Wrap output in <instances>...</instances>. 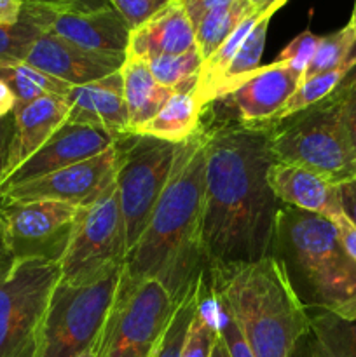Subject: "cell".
<instances>
[{"label":"cell","mask_w":356,"mask_h":357,"mask_svg":"<svg viewBox=\"0 0 356 357\" xmlns=\"http://www.w3.org/2000/svg\"><path fill=\"white\" fill-rule=\"evenodd\" d=\"M272 128L220 122L206 128L205 241L208 274L271 255L279 206L269 167Z\"/></svg>","instance_id":"6da1fadb"},{"label":"cell","mask_w":356,"mask_h":357,"mask_svg":"<svg viewBox=\"0 0 356 357\" xmlns=\"http://www.w3.org/2000/svg\"><path fill=\"white\" fill-rule=\"evenodd\" d=\"M65 100L68 103L66 122L103 129L115 136L128 135V108L121 72L84 86H72Z\"/></svg>","instance_id":"2e32d148"},{"label":"cell","mask_w":356,"mask_h":357,"mask_svg":"<svg viewBox=\"0 0 356 357\" xmlns=\"http://www.w3.org/2000/svg\"><path fill=\"white\" fill-rule=\"evenodd\" d=\"M21 3L28 6L44 7V9L54 10V13H96V10L114 9L110 0H20Z\"/></svg>","instance_id":"e575fe53"},{"label":"cell","mask_w":356,"mask_h":357,"mask_svg":"<svg viewBox=\"0 0 356 357\" xmlns=\"http://www.w3.org/2000/svg\"><path fill=\"white\" fill-rule=\"evenodd\" d=\"M100 342H101V338H100ZM100 342H98V344H94L93 347L87 349V351H84L82 354H79L75 357H98V354H100Z\"/></svg>","instance_id":"7dc6e473"},{"label":"cell","mask_w":356,"mask_h":357,"mask_svg":"<svg viewBox=\"0 0 356 357\" xmlns=\"http://www.w3.org/2000/svg\"><path fill=\"white\" fill-rule=\"evenodd\" d=\"M332 223H334L335 229H337L342 246L346 248L349 257L356 261V227L351 225V223L344 218V215H342L341 218L334 220Z\"/></svg>","instance_id":"ab89813d"},{"label":"cell","mask_w":356,"mask_h":357,"mask_svg":"<svg viewBox=\"0 0 356 357\" xmlns=\"http://www.w3.org/2000/svg\"><path fill=\"white\" fill-rule=\"evenodd\" d=\"M339 201L344 218L356 227V178L337 185Z\"/></svg>","instance_id":"f35d334b"},{"label":"cell","mask_w":356,"mask_h":357,"mask_svg":"<svg viewBox=\"0 0 356 357\" xmlns=\"http://www.w3.org/2000/svg\"><path fill=\"white\" fill-rule=\"evenodd\" d=\"M119 72L122 77L124 101L128 108V135H131L164 107L175 91L157 82L145 59L126 56Z\"/></svg>","instance_id":"44dd1931"},{"label":"cell","mask_w":356,"mask_h":357,"mask_svg":"<svg viewBox=\"0 0 356 357\" xmlns=\"http://www.w3.org/2000/svg\"><path fill=\"white\" fill-rule=\"evenodd\" d=\"M206 286H208V274L202 275L188 289L187 295L177 303V309H175L173 316H171L170 324H168L159 344L156 345V349H154L152 354L149 357H180L188 326H191L192 317H194L195 310H198L199 303H201V296L205 293Z\"/></svg>","instance_id":"83f0119b"},{"label":"cell","mask_w":356,"mask_h":357,"mask_svg":"<svg viewBox=\"0 0 356 357\" xmlns=\"http://www.w3.org/2000/svg\"><path fill=\"white\" fill-rule=\"evenodd\" d=\"M119 138L121 136H115L103 129L65 122L30 159L24 160L3 180L0 192L100 155L101 152L114 146Z\"/></svg>","instance_id":"4fadbf2b"},{"label":"cell","mask_w":356,"mask_h":357,"mask_svg":"<svg viewBox=\"0 0 356 357\" xmlns=\"http://www.w3.org/2000/svg\"><path fill=\"white\" fill-rule=\"evenodd\" d=\"M209 296H212L215 326L216 330H218L220 337H222L223 345H225L227 349V354H229V357H255L250 345H248L243 333H241L239 324H237L232 310L227 305L223 296L220 295L218 291H215L213 288H209Z\"/></svg>","instance_id":"1f68e13d"},{"label":"cell","mask_w":356,"mask_h":357,"mask_svg":"<svg viewBox=\"0 0 356 357\" xmlns=\"http://www.w3.org/2000/svg\"><path fill=\"white\" fill-rule=\"evenodd\" d=\"M309 323L316 344L313 356L356 357V316L342 317L316 309V312L309 316Z\"/></svg>","instance_id":"cb8c5ba5"},{"label":"cell","mask_w":356,"mask_h":357,"mask_svg":"<svg viewBox=\"0 0 356 357\" xmlns=\"http://www.w3.org/2000/svg\"><path fill=\"white\" fill-rule=\"evenodd\" d=\"M0 80H3L10 87L16 98L14 110H20L30 105L31 101L47 96V94L65 98L72 87L70 84L54 79L24 61L16 63V65H0Z\"/></svg>","instance_id":"484cf974"},{"label":"cell","mask_w":356,"mask_h":357,"mask_svg":"<svg viewBox=\"0 0 356 357\" xmlns=\"http://www.w3.org/2000/svg\"><path fill=\"white\" fill-rule=\"evenodd\" d=\"M271 146L279 162L307 167L335 185L356 178V153L335 93L272 126Z\"/></svg>","instance_id":"5b68a950"},{"label":"cell","mask_w":356,"mask_h":357,"mask_svg":"<svg viewBox=\"0 0 356 357\" xmlns=\"http://www.w3.org/2000/svg\"><path fill=\"white\" fill-rule=\"evenodd\" d=\"M14 138V114L0 121V185L6 178L7 160H9L10 145Z\"/></svg>","instance_id":"74e56055"},{"label":"cell","mask_w":356,"mask_h":357,"mask_svg":"<svg viewBox=\"0 0 356 357\" xmlns=\"http://www.w3.org/2000/svg\"><path fill=\"white\" fill-rule=\"evenodd\" d=\"M302 77L286 63L274 61L260 66L241 80L223 100H229L237 122L251 128H272L276 117L290 100Z\"/></svg>","instance_id":"5bb4252c"},{"label":"cell","mask_w":356,"mask_h":357,"mask_svg":"<svg viewBox=\"0 0 356 357\" xmlns=\"http://www.w3.org/2000/svg\"><path fill=\"white\" fill-rule=\"evenodd\" d=\"M250 3L255 7V9H258V7H260L262 3H264V0H250Z\"/></svg>","instance_id":"681fc988"},{"label":"cell","mask_w":356,"mask_h":357,"mask_svg":"<svg viewBox=\"0 0 356 357\" xmlns=\"http://www.w3.org/2000/svg\"><path fill=\"white\" fill-rule=\"evenodd\" d=\"M206 126L177 146L173 169L145 232L128 253L124 274L133 281L161 282L175 303L205 274Z\"/></svg>","instance_id":"7a4b0ae2"},{"label":"cell","mask_w":356,"mask_h":357,"mask_svg":"<svg viewBox=\"0 0 356 357\" xmlns=\"http://www.w3.org/2000/svg\"><path fill=\"white\" fill-rule=\"evenodd\" d=\"M121 146L119 139L114 146L91 159L77 162L65 169L54 171L47 176L24 181L0 192V206L13 202L59 201L84 208L103 197L115 185Z\"/></svg>","instance_id":"7c38bea8"},{"label":"cell","mask_w":356,"mask_h":357,"mask_svg":"<svg viewBox=\"0 0 356 357\" xmlns=\"http://www.w3.org/2000/svg\"><path fill=\"white\" fill-rule=\"evenodd\" d=\"M54 10L23 3L17 21L0 24V65L27 61L35 42L47 33Z\"/></svg>","instance_id":"603a6c76"},{"label":"cell","mask_w":356,"mask_h":357,"mask_svg":"<svg viewBox=\"0 0 356 357\" xmlns=\"http://www.w3.org/2000/svg\"><path fill=\"white\" fill-rule=\"evenodd\" d=\"M80 208L59 201L13 202L0 206V229L14 261L59 264L72 239Z\"/></svg>","instance_id":"8fae6325"},{"label":"cell","mask_w":356,"mask_h":357,"mask_svg":"<svg viewBox=\"0 0 356 357\" xmlns=\"http://www.w3.org/2000/svg\"><path fill=\"white\" fill-rule=\"evenodd\" d=\"M195 47V31L180 0H171L149 21L131 30L126 56L150 61Z\"/></svg>","instance_id":"d6986e66"},{"label":"cell","mask_w":356,"mask_h":357,"mask_svg":"<svg viewBox=\"0 0 356 357\" xmlns=\"http://www.w3.org/2000/svg\"><path fill=\"white\" fill-rule=\"evenodd\" d=\"M215 337L216 326L208 284L201 296V303H199L198 310L191 321L180 357H212Z\"/></svg>","instance_id":"4dcf8cb0"},{"label":"cell","mask_w":356,"mask_h":357,"mask_svg":"<svg viewBox=\"0 0 356 357\" xmlns=\"http://www.w3.org/2000/svg\"><path fill=\"white\" fill-rule=\"evenodd\" d=\"M14 108H16V98L10 87L3 80H0V121L14 114Z\"/></svg>","instance_id":"b9f144b4"},{"label":"cell","mask_w":356,"mask_h":357,"mask_svg":"<svg viewBox=\"0 0 356 357\" xmlns=\"http://www.w3.org/2000/svg\"><path fill=\"white\" fill-rule=\"evenodd\" d=\"M128 257L117 183L96 202L80 208L68 248L59 261L61 281L87 284L122 267Z\"/></svg>","instance_id":"30bf717a"},{"label":"cell","mask_w":356,"mask_h":357,"mask_svg":"<svg viewBox=\"0 0 356 357\" xmlns=\"http://www.w3.org/2000/svg\"><path fill=\"white\" fill-rule=\"evenodd\" d=\"M23 3L20 0H0V24H9L17 21Z\"/></svg>","instance_id":"60d3db41"},{"label":"cell","mask_w":356,"mask_h":357,"mask_svg":"<svg viewBox=\"0 0 356 357\" xmlns=\"http://www.w3.org/2000/svg\"><path fill=\"white\" fill-rule=\"evenodd\" d=\"M124 59V54L87 51L56 35L44 33L24 63L70 86H84L119 72Z\"/></svg>","instance_id":"9a60e30c"},{"label":"cell","mask_w":356,"mask_h":357,"mask_svg":"<svg viewBox=\"0 0 356 357\" xmlns=\"http://www.w3.org/2000/svg\"><path fill=\"white\" fill-rule=\"evenodd\" d=\"M355 84H356V65L349 70V73L344 77V80H342L341 86H339L337 89H346V87H351L355 86Z\"/></svg>","instance_id":"bcb514c9"},{"label":"cell","mask_w":356,"mask_h":357,"mask_svg":"<svg viewBox=\"0 0 356 357\" xmlns=\"http://www.w3.org/2000/svg\"><path fill=\"white\" fill-rule=\"evenodd\" d=\"M177 303L161 282L133 281L122 271L119 295L98 357H149L170 324Z\"/></svg>","instance_id":"ba28073f"},{"label":"cell","mask_w":356,"mask_h":357,"mask_svg":"<svg viewBox=\"0 0 356 357\" xmlns=\"http://www.w3.org/2000/svg\"><path fill=\"white\" fill-rule=\"evenodd\" d=\"M267 180L276 199L285 206L314 213L330 222L342 216L337 185L307 167L274 160Z\"/></svg>","instance_id":"e0dca14e"},{"label":"cell","mask_w":356,"mask_h":357,"mask_svg":"<svg viewBox=\"0 0 356 357\" xmlns=\"http://www.w3.org/2000/svg\"><path fill=\"white\" fill-rule=\"evenodd\" d=\"M61 279L59 264L14 261L0 275V357H38L49 300Z\"/></svg>","instance_id":"52a82bcc"},{"label":"cell","mask_w":356,"mask_h":357,"mask_svg":"<svg viewBox=\"0 0 356 357\" xmlns=\"http://www.w3.org/2000/svg\"><path fill=\"white\" fill-rule=\"evenodd\" d=\"M202 61L205 59H202L201 52L198 51V47H194L181 54L159 56L147 63L161 86L168 87L175 93H187V91H194Z\"/></svg>","instance_id":"f546056e"},{"label":"cell","mask_w":356,"mask_h":357,"mask_svg":"<svg viewBox=\"0 0 356 357\" xmlns=\"http://www.w3.org/2000/svg\"><path fill=\"white\" fill-rule=\"evenodd\" d=\"M288 0H264L260 7H258V13H260L262 17H271L272 14L276 13L278 9H281Z\"/></svg>","instance_id":"7bdbcfd3"},{"label":"cell","mask_w":356,"mask_h":357,"mask_svg":"<svg viewBox=\"0 0 356 357\" xmlns=\"http://www.w3.org/2000/svg\"><path fill=\"white\" fill-rule=\"evenodd\" d=\"M313 357H316V356H313Z\"/></svg>","instance_id":"f907efd6"},{"label":"cell","mask_w":356,"mask_h":357,"mask_svg":"<svg viewBox=\"0 0 356 357\" xmlns=\"http://www.w3.org/2000/svg\"><path fill=\"white\" fill-rule=\"evenodd\" d=\"M271 255L281 261L306 309L356 316V261L330 220L283 206L276 216Z\"/></svg>","instance_id":"3957f363"},{"label":"cell","mask_w":356,"mask_h":357,"mask_svg":"<svg viewBox=\"0 0 356 357\" xmlns=\"http://www.w3.org/2000/svg\"><path fill=\"white\" fill-rule=\"evenodd\" d=\"M47 33L75 44L87 51L124 54L131 28L115 9L96 13H54Z\"/></svg>","instance_id":"ac0fdd59"},{"label":"cell","mask_w":356,"mask_h":357,"mask_svg":"<svg viewBox=\"0 0 356 357\" xmlns=\"http://www.w3.org/2000/svg\"><path fill=\"white\" fill-rule=\"evenodd\" d=\"M66 119L68 103L63 96L54 94L42 96L20 110H14V138L7 160L6 178L24 160L30 159L65 124Z\"/></svg>","instance_id":"ffe728a7"},{"label":"cell","mask_w":356,"mask_h":357,"mask_svg":"<svg viewBox=\"0 0 356 357\" xmlns=\"http://www.w3.org/2000/svg\"><path fill=\"white\" fill-rule=\"evenodd\" d=\"M335 94H339L342 100V117H344L346 129H348L349 139L356 153V84L346 89H337Z\"/></svg>","instance_id":"d590c367"},{"label":"cell","mask_w":356,"mask_h":357,"mask_svg":"<svg viewBox=\"0 0 356 357\" xmlns=\"http://www.w3.org/2000/svg\"><path fill=\"white\" fill-rule=\"evenodd\" d=\"M171 0H110V6L122 16L131 30L149 21Z\"/></svg>","instance_id":"836d02e7"},{"label":"cell","mask_w":356,"mask_h":357,"mask_svg":"<svg viewBox=\"0 0 356 357\" xmlns=\"http://www.w3.org/2000/svg\"><path fill=\"white\" fill-rule=\"evenodd\" d=\"M208 282L230 307L255 357H292L300 338L311 333L309 312L272 255L212 272Z\"/></svg>","instance_id":"277c9868"},{"label":"cell","mask_w":356,"mask_h":357,"mask_svg":"<svg viewBox=\"0 0 356 357\" xmlns=\"http://www.w3.org/2000/svg\"><path fill=\"white\" fill-rule=\"evenodd\" d=\"M349 26L355 28L356 30V0H355V7H353V13H351V20H349Z\"/></svg>","instance_id":"c3c4849f"},{"label":"cell","mask_w":356,"mask_h":357,"mask_svg":"<svg viewBox=\"0 0 356 357\" xmlns=\"http://www.w3.org/2000/svg\"><path fill=\"white\" fill-rule=\"evenodd\" d=\"M320 35H314L311 30H304L302 33L297 35V37L293 38V40H290V44L283 49L278 61L286 63L293 72H297L304 79V73H306L311 61H313L314 52H316L318 45H320Z\"/></svg>","instance_id":"d6a6232c"},{"label":"cell","mask_w":356,"mask_h":357,"mask_svg":"<svg viewBox=\"0 0 356 357\" xmlns=\"http://www.w3.org/2000/svg\"><path fill=\"white\" fill-rule=\"evenodd\" d=\"M13 264L14 260L10 258L9 251H7L6 241H3V236H2V229H0V275H2Z\"/></svg>","instance_id":"ee69618b"},{"label":"cell","mask_w":356,"mask_h":357,"mask_svg":"<svg viewBox=\"0 0 356 357\" xmlns=\"http://www.w3.org/2000/svg\"><path fill=\"white\" fill-rule=\"evenodd\" d=\"M117 194L126 227L128 253L138 243L166 188L178 145L140 135L119 138Z\"/></svg>","instance_id":"9c48e42d"},{"label":"cell","mask_w":356,"mask_h":357,"mask_svg":"<svg viewBox=\"0 0 356 357\" xmlns=\"http://www.w3.org/2000/svg\"><path fill=\"white\" fill-rule=\"evenodd\" d=\"M202 115L205 108L198 103L192 91L175 93L149 122L135 129L131 135L149 136L171 145H181L201 131Z\"/></svg>","instance_id":"7402d4cb"},{"label":"cell","mask_w":356,"mask_h":357,"mask_svg":"<svg viewBox=\"0 0 356 357\" xmlns=\"http://www.w3.org/2000/svg\"><path fill=\"white\" fill-rule=\"evenodd\" d=\"M255 10L257 9L251 6L250 0H232L227 6L206 14L194 28L195 47L201 52L202 59H208Z\"/></svg>","instance_id":"d4e9b609"},{"label":"cell","mask_w":356,"mask_h":357,"mask_svg":"<svg viewBox=\"0 0 356 357\" xmlns=\"http://www.w3.org/2000/svg\"><path fill=\"white\" fill-rule=\"evenodd\" d=\"M232 0H180V3L184 6L185 13H187L188 20H191L192 26H198L199 21L209 14L212 10L220 9V7L227 6Z\"/></svg>","instance_id":"8d00e7d4"},{"label":"cell","mask_w":356,"mask_h":357,"mask_svg":"<svg viewBox=\"0 0 356 357\" xmlns=\"http://www.w3.org/2000/svg\"><path fill=\"white\" fill-rule=\"evenodd\" d=\"M356 65V59H349L344 65L337 66L335 70L330 72L320 73V75H314L311 79L300 82V86L297 87L295 93L290 96V100L286 101V105L283 107V110L279 112L278 117H276L274 126L278 122L285 121V119L292 117V115L299 114V112L306 110V108L313 107V105L320 103V101L327 100L330 94H334L337 91V87L341 86V82L344 80V77L348 75L349 70Z\"/></svg>","instance_id":"f1b7e54d"},{"label":"cell","mask_w":356,"mask_h":357,"mask_svg":"<svg viewBox=\"0 0 356 357\" xmlns=\"http://www.w3.org/2000/svg\"><path fill=\"white\" fill-rule=\"evenodd\" d=\"M269 21H271V17L260 16V20L257 21L253 30L250 31V35L244 38L243 45H241L237 54L234 56V59L227 66L225 73H223L222 82H220L218 91H216L215 101L223 100L241 80L246 79L255 70L260 68V59L262 54H264L265 38H267Z\"/></svg>","instance_id":"4316f807"},{"label":"cell","mask_w":356,"mask_h":357,"mask_svg":"<svg viewBox=\"0 0 356 357\" xmlns=\"http://www.w3.org/2000/svg\"><path fill=\"white\" fill-rule=\"evenodd\" d=\"M212 357H229L225 345H223L222 337H220V333H218V330H216V337H215V344H213Z\"/></svg>","instance_id":"f6af8a7d"},{"label":"cell","mask_w":356,"mask_h":357,"mask_svg":"<svg viewBox=\"0 0 356 357\" xmlns=\"http://www.w3.org/2000/svg\"><path fill=\"white\" fill-rule=\"evenodd\" d=\"M122 267L87 284L59 279L49 300L38 357H75L100 342L117 300Z\"/></svg>","instance_id":"8992f818"}]
</instances>
